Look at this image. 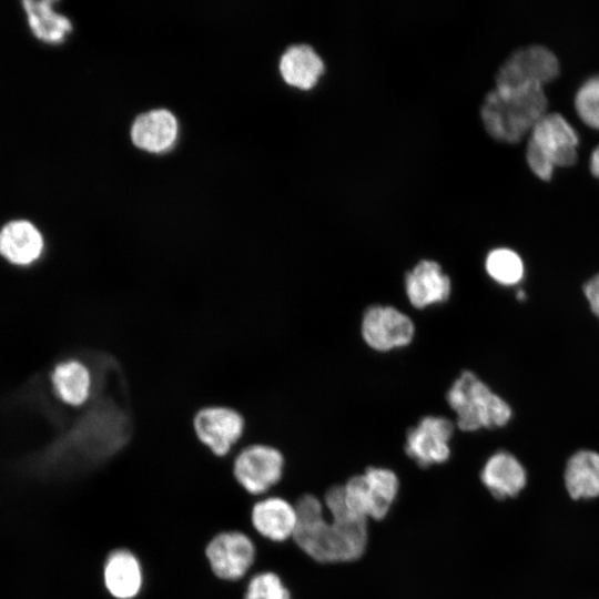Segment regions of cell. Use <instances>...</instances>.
<instances>
[{"mask_svg":"<svg viewBox=\"0 0 599 599\" xmlns=\"http://www.w3.org/2000/svg\"><path fill=\"white\" fill-rule=\"evenodd\" d=\"M244 418L233 408L209 406L200 409L193 418L197 439L217 457L230 453L244 433Z\"/></svg>","mask_w":599,"mask_h":599,"instance_id":"cell-11","label":"cell"},{"mask_svg":"<svg viewBox=\"0 0 599 599\" xmlns=\"http://www.w3.org/2000/svg\"><path fill=\"white\" fill-rule=\"evenodd\" d=\"M176 134V120L166 110H154L140 115L131 130L133 143L150 152H162L170 149Z\"/></svg>","mask_w":599,"mask_h":599,"instance_id":"cell-17","label":"cell"},{"mask_svg":"<svg viewBox=\"0 0 599 599\" xmlns=\"http://www.w3.org/2000/svg\"><path fill=\"white\" fill-rule=\"evenodd\" d=\"M204 555L212 573L223 581H238L251 570L256 558L252 538L241 530H223L205 546Z\"/></svg>","mask_w":599,"mask_h":599,"instance_id":"cell-8","label":"cell"},{"mask_svg":"<svg viewBox=\"0 0 599 599\" xmlns=\"http://www.w3.org/2000/svg\"><path fill=\"white\" fill-rule=\"evenodd\" d=\"M51 384L57 397L69 406H81L91 392L89 368L78 359L58 363L51 372Z\"/></svg>","mask_w":599,"mask_h":599,"instance_id":"cell-19","label":"cell"},{"mask_svg":"<svg viewBox=\"0 0 599 599\" xmlns=\"http://www.w3.org/2000/svg\"><path fill=\"white\" fill-rule=\"evenodd\" d=\"M361 333L370 348L389 352L413 341L415 325L408 315L394 306L372 305L363 315Z\"/></svg>","mask_w":599,"mask_h":599,"instance_id":"cell-9","label":"cell"},{"mask_svg":"<svg viewBox=\"0 0 599 599\" xmlns=\"http://www.w3.org/2000/svg\"><path fill=\"white\" fill-rule=\"evenodd\" d=\"M547 105L541 87L494 88L484 98L479 113L486 132L493 139L517 143L547 113Z\"/></svg>","mask_w":599,"mask_h":599,"instance_id":"cell-2","label":"cell"},{"mask_svg":"<svg viewBox=\"0 0 599 599\" xmlns=\"http://www.w3.org/2000/svg\"><path fill=\"white\" fill-rule=\"evenodd\" d=\"M590 172L593 176L599 179V145L593 149L590 155Z\"/></svg>","mask_w":599,"mask_h":599,"instance_id":"cell-26","label":"cell"},{"mask_svg":"<svg viewBox=\"0 0 599 599\" xmlns=\"http://www.w3.org/2000/svg\"><path fill=\"white\" fill-rule=\"evenodd\" d=\"M405 292L410 305L423 309L446 302L451 292V282L439 263L422 260L406 273Z\"/></svg>","mask_w":599,"mask_h":599,"instance_id":"cell-14","label":"cell"},{"mask_svg":"<svg viewBox=\"0 0 599 599\" xmlns=\"http://www.w3.org/2000/svg\"><path fill=\"white\" fill-rule=\"evenodd\" d=\"M54 3L50 0L22 2L33 35L47 43L62 42L72 30L70 20L53 10Z\"/></svg>","mask_w":599,"mask_h":599,"instance_id":"cell-21","label":"cell"},{"mask_svg":"<svg viewBox=\"0 0 599 599\" xmlns=\"http://www.w3.org/2000/svg\"><path fill=\"white\" fill-rule=\"evenodd\" d=\"M565 485L573 499H590L599 496V453L581 449L568 459L565 468Z\"/></svg>","mask_w":599,"mask_h":599,"instance_id":"cell-20","label":"cell"},{"mask_svg":"<svg viewBox=\"0 0 599 599\" xmlns=\"http://www.w3.org/2000/svg\"><path fill=\"white\" fill-rule=\"evenodd\" d=\"M516 297L518 301H524L526 298V293L524 290H518L517 291V294H516Z\"/></svg>","mask_w":599,"mask_h":599,"instance_id":"cell-27","label":"cell"},{"mask_svg":"<svg viewBox=\"0 0 599 599\" xmlns=\"http://www.w3.org/2000/svg\"><path fill=\"white\" fill-rule=\"evenodd\" d=\"M325 64L318 53L308 44H294L281 57L280 72L283 80L302 90L316 85L324 73Z\"/></svg>","mask_w":599,"mask_h":599,"instance_id":"cell-18","label":"cell"},{"mask_svg":"<svg viewBox=\"0 0 599 599\" xmlns=\"http://www.w3.org/2000/svg\"><path fill=\"white\" fill-rule=\"evenodd\" d=\"M583 294L591 311L599 318V273L585 283Z\"/></svg>","mask_w":599,"mask_h":599,"instance_id":"cell-25","label":"cell"},{"mask_svg":"<svg viewBox=\"0 0 599 599\" xmlns=\"http://www.w3.org/2000/svg\"><path fill=\"white\" fill-rule=\"evenodd\" d=\"M575 109L586 125L599 130V74L586 80L578 89Z\"/></svg>","mask_w":599,"mask_h":599,"instance_id":"cell-24","label":"cell"},{"mask_svg":"<svg viewBox=\"0 0 599 599\" xmlns=\"http://www.w3.org/2000/svg\"><path fill=\"white\" fill-rule=\"evenodd\" d=\"M578 143L577 132L564 115L546 113L529 133L527 164L537 177L549 181L555 167L576 163Z\"/></svg>","mask_w":599,"mask_h":599,"instance_id":"cell-4","label":"cell"},{"mask_svg":"<svg viewBox=\"0 0 599 599\" xmlns=\"http://www.w3.org/2000/svg\"><path fill=\"white\" fill-rule=\"evenodd\" d=\"M480 480L494 497L505 499L517 496L525 488L527 473L516 456L499 450L486 460Z\"/></svg>","mask_w":599,"mask_h":599,"instance_id":"cell-16","label":"cell"},{"mask_svg":"<svg viewBox=\"0 0 599 599\" xmlns=\"http://www.w3.org/2000/svg\"><path fill=\"white\" fill-rule=\"evenodd\" d=\"M243 599H292V595L280 575L265 570L248 579Z\"/></svg>","mask_w":599,"mask_h":599,"instance_id":"cell-23","label":"cell"},{"mask_svg":"<svg viewBox=\"0 0 599 599\" xmlns=\"http://www.w3.org/2000/svg\"><path fill=\"white\" fill-rule=\"evenodd\" d=\"M297 547L321 564H344L359 559L368 544V520L346 505L342 485L329 487L323 500L305 494L295 504Z\"/></svg>","mask_w":599,"mask_h":599,"instance_id":"cell-1","label":"cell"},{"mask_svg":"<svg viewBox=\"0 0 599 599\" xmlns=\"http://www.w3.org/2000/svg\"><path fill=\"white\" fill-rule=\"evenodd\" d=\"M284 466L285 459L280 449L266 444H252L236 455L232 473L247 494L262 496L281 481Z\"/></svg>","mask_w":599,"mask_h":599,"instance_id":"cell-7","label":"cell"},{"mask_svg":"<svg viewBox=\"0 0 599 599\" xmlns=\"http://www.w3.org/2000/svg\"><path fill=\"white\" fill-rule=\"evenodd\" d=\"M446 398L456 414V425L463 432L499 428L512 415L509 404L470 370L459 375Z\"/></svg>","mask_w":599,"mask_h":599,"instance_id":"cell-3","label":"cell"},{"mask_svg":"<svg viewBox=\"0 0 599 599\" xmlns=\"http://www.w3.org/2000/svg\"><path fill=\"white\" fill-rule=\"evenodd\" d=\"M44 242L39 229L27 220H14L0 230V255L16 266H29L38 261Z\"/></svg>","mask_w":599,"mask_h":599,"instance_id":"cell-15","label":"cell"},{"mask_svg":"<svg viewBox=\"0 0 599 599\" xmlns=\"http://www.w3.org/2000/svg\"><path fill=\"white\" fill-rule=\"evenodd\" d=\"M251 524L263 538L284 542L293 539L297 526L296 506L281 496H266L253 504Z\"/></svg>","mask_w":599,"mask_h":599,"instance_id":"cell-12","label":"cell"},{"mask_svg":"<svg viewBox=\"0 0 599 599\" xmlns=\"http://www.w3.org/2000/svg\"><path fill=\"white\" fill-rule=\"evenodd\" d=\"M487 274L504 286L518 284L525 274V265L517 252L507 247L491 250L485 260Z\"/></svg>","mask_w":599,"mask_h":599,"instance_id":"cell-22","label":"cell"},{"mask_svg":"<svg viewBox=\"0 0 599 599\" xmlns=\"http://www.w3.org/2000/svg\"><path fill=\"white\" fill-rule=\"evenodd\" d=\"M102 578L105 590L114 599H135L144 583L139 557L128 548L111 550L103 562Z\"/></svg>","mask_w":599,"mask_h":599,"instance_id":"cell-13","label":"cell"},{"mask_svg":"<svg viewBox=\"0 0 599 599\" xmlns=\"http://www.w3.org/2000/svg\"><path fill=\"white\" fill-rule=\"evenodd\" d=\"M455 425L444 416H425L406 434L405 451L419 467L446 463Z\"/></svg>","mask_w":599,"mask_h":599,"instance_id":"cell-10","label":"cell"},{"mask_svg":"<svg viewBox=\"0 0 599 599\" xmlns=\"http://www.w3.org/2000/svg\"><path fill=\"white\" fill-rule=\"evenodd\" d=\"M560 72L556 54L544 45H528L514 51L495 75V88L515 89L541 87L555 80Z\"/></svg>","mask_w":599,"mask_h":599,"instance_id":"cell-6","label":"cell"},{"mask_svg":"<svg viewBox=\"0 0 599 599\" xmlns=\"http://www.w3.org/2000/svg\"><path fill=\"white\" fill-rule=\"evenodd\" d=\"M343 490L346 505L355 515L366 520H382L397 498L399 479L389 468L370 466L348 478Z\"/></svg>","mask_w":599,"mask_h":599,"instance_id":"cell-5","label":"cell"}]
</instances>
